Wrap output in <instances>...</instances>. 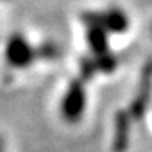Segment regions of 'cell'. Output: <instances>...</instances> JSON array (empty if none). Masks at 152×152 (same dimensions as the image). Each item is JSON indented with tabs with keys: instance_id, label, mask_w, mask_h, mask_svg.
Wrapping results in <instances>:
<instances>
[{
	"instance_id": "cell-1",
	"label": "cell",
	"mask_w": 152,
	"mask_h": 152,
	"mask_svg": "<svg viewBox=\"0 0 152 152\" xmlns=\"http://www.w3.org/2000/svg\"><path fill=\"white\" fill-rule=\"evenodd\" d=\"M83 83H84L83 80L71 81L61 99V105H59L61 117L66 123H71V124L78 123L84 115L87 95H86Z\"/></svg>"
},
{
	"instance_id": "cell-2",
	"label": "cell",
	"mask_w": 152,
	"mask_h": 152,
	"mask_svg": "<svg viewBox=\"0 0 152 152\" xmlns=\"http://www.w3.org/2000/svg\"><path fill=\"white\" fill-rule=\"evenodd\" d=\"M39 52L34 50V48L30 45V42L22 34H13L6 42L4 48V58L6 62L18 69H22L37 58Z\"/></svg>"
},
{
	"instance_id": "cell-3",
	"label": "cell",
	"mask_w": 152,
	"mask_h": 152,
	"mask_svg": "<svg viewBox=\"0 0 152 152\" xmlns=\"http://www.w3.org/2000/svg\"><path fill=\"white\" fill-rule=\"evenodd\" d=\"M81 18L98 22L108 31V34H123L130 25L127 13L120 7H108L103 12H86Z\"/></svg>"
},
{
	"instance_id": "cell-4",
	"label": "cell",
	"mask_w": 152,
	"mask_h": 152,
	"mask_svg": "<svg viewBox=\"0 0 152 152\" xmlns=\"http://www.w3.org/2000/svg\"><path fill=\"white\" fill-rule=\"evenodd\" d=\"M151 86H152V64L146 65L145 69H143V77H142V81H140L139 93L134 98L133 105H132V111H130L133 118H142L143 117V114L146 111V106H148V102H149V98H151Z\"/></svg>"
},
{
	"instance_id": "cell-5",
	"label": "cell",
	"mask_w": 152,
	"mask_h": 152,
	"mask_svg": "<svg viewBox=\"0 0 152 152\" xmlns=\"http://www.w3.org/2000/svg\"><path fill=\"white\" fill-rule=\"evenodd\" d=\"M83 22L87 25L86 37H87V43L92 52L95 53V56L108 53V31L95 21L83 19Z\"/></svg>"
},
{
	"instance_id": "cell-6",
	"label": "cell",
	"mask_w": 152,
	"mask_h": 152,
	"mask_svg": "<svg viewBox=\"0 0 152 152\" xmlns=\"http://www.w3.org/2000/svg\"><path fill=\"white\" fill-rule=\"evenodd\" d=\"M130 136V115L121 112L115 118V133H114V151L124 152L129 145Z\"/></svg>"
},
{
	"instance_id": "cell-7",
	"label": "cell",
	"mask_w": 152,
	"mask_h": 152,
	"mask_svg": "<svg viewBox=\"0 0 152 152\" xmlns=\"http://www.w3.org/2000/svg\"><path fill=\"white\" fill-rule=\"evenodd\" d=\"M0 152H3V148H1V143H0Z\"/></svg>"
}]
</instances>
